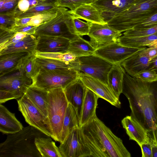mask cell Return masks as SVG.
I'll return each mask as SVG.
<instances>
[{"label":"cell","instance_id":"cell-39","mask_svg":"<svg viewBox=\"0 0 157 157\" xmlns=\"http://www.w3.org/2000/svg\"><path fill=\"white\" fill-rule=\"evenodd\" d=\"M156 25H157V12L144 21L140 24L134 28H148L151 27Z\"/></svg>","mask_w":157,"mask_h":157},{"label":"cell","instance_id":"cell-32","mask_svg":"<svg viewBox=\"0 0 157 157\" xmlns=\"http://www.w3.org/2000/svg\"><path fill=\"white\" fill-rule=\"evenodd\" d=\"M90 24V22L82 21L71 15L67 21V25L71 33L80 36L88 35Z\"/></svg>","mask_w":157,"mask_h":157},{"label":"cell","instance_id":"cell-26","mask_svg":"<svg viewBox=\"0 0 157 157\" xmlns=\"http://www.w3.org/2000/svg\"><path fill=\"white\" fill-rule=\"evenodd\" d=\"M75 59L71 62H66L46 57L36 56L35 57V63L40 68V71L60 70L71 68L75 70L77 66V62Z\"/></svg>","mask_w":157,"mask_h":157},{"label":"cell","instance_id":"cell-7","mask_svg":"<svg viewBox=\"0 0 157 157\" xmlns=\"http://www.w3.org/2000/svg\"><path fill=\"white\" fill-rule=\"evenodd\" d=\"M79 77L78 72L72 68L40 71L32 85L48 90L62 88L72 82Z\"/></svg>","mask_w":157,"mask_h":157},{"label":"cell","instance_id":"cell-46","mask_svg":"<svg viewBox=\"0 0 157 157\" xmlns=\"http://www.w3.org/2000/svg\"><path fill=\"white\" fill-rule=\"evenodd\" d=\"M30 6L28 0H20L18 2V6L19 10L25 12L29 9Z\"/></svg>","mask_w":157,"mask_h":157},{"label":"cell","instance_id":"cell-29","mask_svg":"<svg viewBox=\"0 0 157 157\" xmlns=\"http://www.w3.org/2000/svg\"><path fill=\"white\" fill-rule=\"evenodd\" d=\"M48 136L36 138L35 144L42 157H62L59 148Z\"/></svg>","mask_w":157,"mask_h":157},{"label":"cell","instance_id":"cell-44","mask_svg":"<svg viewBox=\"0 0 157 157\" xmlns=\"http://www.w3.org/2000/svg\"><path fill=\"white\" fill-rule=\"evenodd\" d=\"M42 14H37L31 17L27 25L37 27L44 22L45 18Z\"/></svg>","mask_w":157,"mask_h":157},{"label":"cell","instance_id":"cell-49","mask_svg":"<svg viewBox=\"0 0 157 157\" xmlns=\"http://www.w3.org/2000/svg\"><path fill=\"white\" fill-rule=\"evenodd\" d=\"M31 17H25L15 21V25H27L29 22Z\"/></svg>","mask_w":157,"mask_h":157},{"label":"cell","instance_id":"cell-12","mask_svg":"<svg viewBox=\"0 0 157 157\" xmlns=\"http://www.w3.org/2000/svg\"><path fill=\"white\" fill-rule=\"evenodd\" d=\"M122 34L110 27L108 24L90 22L88 36L91 44L96 49L109 44L117 42Z\"/></svg>","mask_w":157,"mask_h":157},{"label":"cell","instance_id":"cell-17","mask_svg":"<svg viewBox=\"0 0 157 157\" xmlns=\"http://www.w3.org/2000/svg\"><path fill=\"white\" fill-rule=\"evenodd\" d=\"M63 89L67 100L75 109L79 121L82 106L87 88L78 77Z\"/></svg>","mask_w":157,"mask_h":157},{"label":"cell","instance_id":"cell-13","mask_svg":"<svg viewBox=\"0 0 157 157\" xmlns=\"http://www.w3.org/2000/svg\"><path fill=\"white\" fill-rule=\"evenodd\" d=\"M146 47L134 48L115 42L97 49L94 54L113 64H121L138 51Z\"/></svg>","mask_w":157,"mask_h":157},{"label":"cell","instance_id":"cell-40","mask_svg":"<svg viewBox=\"0 0 157 157\" xmlns=\"http://www.w3.org/2000/svg\"><path fill=\"white\" fill-rule=\"evenodd\" d=\"M28 35L26 33H16L14 36L11 38L4 44L0 46V51L4 49L8 46L15 44L19 41Z\"/></svg>","mask_w":157,"mask_h":157},{"label":"cell","instance_id":"cell-47","mask_svg":"<svg viewBox=\"0 0 157 157\" xmlns=\"http://www.w3.org/2000/svg\"><path fill=\"white\" fill-rule=\"evenodd\" d=\"M148 69L154 71L157 74V55L150 59Z\"/></svg>","mask_w":157,"mask_h":157},{"label":"cell","instance_id":"cell-8","mask_svg":"<svg viewBox=\"0 0 157 157\" xmlns=\"http://www.w3.org/2000/svg\"><path fill=\"white\" fill-rule=\"evenodd\" d=\"M76 70L78 72L98 79L107 85V76L113 64L95 54L77 57Z\"/></svg>","mask_w":157,"mask_h":157},{"label":"cell","instance_id":"cell-48","mask_svg":"<svg viewBox=\"0 0 157 157\" xmlns=\"http://www.w3.org/2000/svg\"><path fill=\"white\" fill-rule=\"evenodd\" d=\"M150 140L151 144L152 156L157 157V140L151 137H150Z\"/></svg>","mask_w":157,"mask_h":157},{"label":"cell","instance_id":"cell-38","mask_svg":"<svg viewBox=\"0 0 157 157\" xmlns=\"http://www.w3.org/2000/svg\"><path fill=\"white\" fill-rule=\"evenodd\" d=\"M37 27L28 25H14L11 30L15 33H22L28 35H34Z\"/></svg>","mask_w":157,"mask_h":157},{"label":"cell","instance_id":"cell-42","mask_svg":"<svg viewBox=\"0 0 157 157\" xmlns=\"http://www.w3.org/2000/svg\"><path fill=\"white\" fill-rule=\"evenodd\" d=\"M141 56H146L151 59L157 55V48L154 47L145 48L140 51Z\"/></svg>","mask_w":157,"mask_h":157},{"label":"cell","instance_id":"cell-43","mask_svg":"<svg viewBox=\"0 0 157 157\" xmlns=\"http://www.w3.org/2000/svg\"><path fill=\"white\" fill-rule=\"evenodd\" d=\"M140 147L141 149L142 157H152L150 140L147 142L142 144Z\"/></svg>","mask_w":157,"mask_h":157},{"label":"cell","instance_id":"cell-52","mask_svg":"<svg viewBox=\"0 0 157 157\" xmlns=\"http://www.w3.org/2000/svg\"></svg>","mask_w":157,"mask_h":157},{"label":"cell","instance_id":"cell-23","mask_svg":"<svg viewBox=\"0 0 157 157\" xmlns=\"http://www.w3.org/2000/svg\"><path fill=\"white\" fill-rule=\"evenodd\" d=\"M143 49L130 56L121 64L128 74L132 77H134L139 73L148 69L150 59L140 55V52Z\"/></svg>","mask_w":157,"mask_h":157},{"label":"cell","instance_id":"cell-19","mask_svg":"<svg viewBox=\"0 0 157 157\" xmlns=\"http://www.w3.org/2000/svg\"><path fill=\"white\" fill-rule=\"evenodd\" d=\"M123 128L130 140L136 141L140 146L150 141L148 131L131 116H127L121 121Z\"/></svg>","mask_w":157,"mask_h":157},{"label":"cell","instance_id":"cell-5","mask_svg":"<svg viewBox=\"0 0 157 157\" xmlns=\"http://www.w3.org/2000/svg\"><path fill=\"white\" fill-rule=\"evenodd\" d=\"M48 91V128L52 135V138L58 141L69 103L63 88Z\"/></svg>","mask_w":157,"mask_h":157},{"label":"cell","instance_id":"cell-21","mask_svg":"<svg viewBox=\"0 0 157 157\" xmlns=\"http://www.w3.org/2000/svg\"><path fill=\"white\" fill-rule=\"evenodd\" d=\"M25 94L46 119L47 126L48 129V91L35 85H31L27 88Z\"/></svg>","mask_w":157,"mask_h":157},{"label":"cell","instance_id":"cell-36","mask_svg":"<svg viewBox=\"0 0 157 157\" xmlns=\"http://www.w3.org/2000/svg\"><path fill=\"white\" fill-rule=\"evenodd\" d=\"M95 0H60V4L63 6L74 10L81 5L85 4H91Z\"/></svg>","mask_w":157,"mask_h":157},{"label":"cell","instance_id":"cell-41","mask_svg":"<svg viewBox=\"0 0 157 157\" xmlns=\"http://www.w3.org/2000/svg\"><path fill=\"white\" fill-rule=\"evenodd\" d=\"M15 33L11 30H6L0 29V46L2 45L13 36Z\"/></svg>","mask_w":157,"mask_h":157},{"label":"cell","instance_id":"cell-51","mask_svg":"<svg viewBox=\"0 0 157 157\" xmlns=\"http://www.w3.org/2000/svg\"><path fill=\"white\" fill-rule=\"evenodd\" d=\"M154 47L157 48V40L150 44L148 46V47Z\"/></svg>","mask_w":157,"mask_h":157},{"label":"cell","instance_id":"cell-31","mask_svg":"<svg viewBox=\"0 0 157 157\" xmlns=\"http://www.w3.org/2000/svg\"><path fill=\"white\" fill-rule=\"evenodd\" d=\"M157 40V33L147 36L127 37L121 36L117 39V42L123 45L134 48L147 47Z\"/></svg>","mask_w":157,"mask_h":157},{"label":"cell","instance_id":"cell-14","mask_svg":"<svg viewBox=\"0 0 157 157\" xmlns=\"http://www.w3.org/2000/svg\"><path fill=\"white\" fill-rule=\"evenodd\" d=\"M79 77L85 86L90 90L99 98L107 101L111 104L120 108L121 103L106 85L99 80L89 75L78 72Z\"/></svg>","mask_w":157,"mask_h":157},{"label":"cell","instance_id":"cell-22","mask_svg":"<svg viewBox=\"0 0 157 157\" xmlns=\"http://www.w3.org/2000/svg\"><path fill=\"white\" fill-rule=\"evenodd\" d=\"M22 124L16 118L15 114L0 104V131L3 134H12L23 129Z\"/></svg>","mask_w":157,"mask_h":157},{"label":"cell","instance_id":"cell-3","mask_svg":"<svg viewBox=\"0 0 157 157\" xmlns=\"http://www.w3.org/2000/svg\"><path fill=\"white\" fill-rule=\"evenodd\" d=\"M48 136L30 125L16 133L9 134L0 144V157H42L36 148V138Z\"/></svg>","mask_w":157,"mask_h":157},{"label":"cell","instance_id":"cell-34","mask_svg":"<svg viewBox=\"0 0 157 157\" xmlns=\"http://www.w3.org/2000/svg\"><path fill=\"white\" fill-rule=\"evenodd\" d=\"M157 33V25L150 28L132 29L123 33V36L127 37H136L147 36Z\"/></svg>","mask_w":157,"mask_h":157},{"label":"cell","instance_id":"cell-50","mask_svg":"<svg viewBox=\"0 0 157 157\" xmlns=\"http://www.w3.org/2000/svg\"><path fill=\"white\" fill-rule=\"evenodd\" d=\"M30 6H35L37 5V1L36 0H28Z\"/></svg>","mask_w":157,"mask_h":157},{"label":"cell","instance_id":"cell-30","mask_svg":"<svg viewBox=\"0 0 157 157\" xmlns=\"http://www.w3.org/2000/svg\"><path fill=\"white\" fill-rule=\"evenodd\" d=\"M96 49L89 41L78 36L75 39L71 41L67 52L76 57L88 56L94 54Z\"/></svg>","mask_w":157,"mask_h":157},{"label":"cell","instance_id":"cell-18","mask_svg":"<svg viewBox=\"0 0 157 157\" xmlns=\"http://www.w3.org/2000/svg\"><path fill=\"white\" fill-rule=\"evenodd\" d=\"M31 55L27 52L0 55V77L18 70L24 61Z\"/></svg>","mask_w":157,"mask_h":157},{"label":"cell","instance_id":"cell-45","mask_svg":"<svg viewBox=\"0 0 157 157\" xmlns=\"http://www.w3.org/2000/svg\"><path fill=\"white\" fill-rule=\"evenodd\" d=\"M16 0H0L1 11L12 8L15 5Z\"/></svg>","mask_w":157,"mask_h":157},{"label":"cell","instance_id":"cell-2","mask_svg":"<svg viewBox=\"0 0 157 157\" xmlns=\"http://www.w3.org/2000/svg\"><path fill=\"white\" fill-rule=\"evenodd\" d=\"M85 142L92 157H130L122 140L97 117L81 127Z\"/></svg>","mask_w":157,"mask_h":157},{"label":"cell","instance_id":"cell-27","mask_svg":"<svg viewBox=\"0 0 157 157\" xmlns=\"http://www.w3.org/2000/svg\"><path fill=\"white\" fill-rule=\"evenodd\" d=\"M78 127H80L79 121L76 112L72 106L69 103L66 111L58 142L60 144L63 143L71 132Z\"/></svg>","mask_w":157,"mask_h":157},{"label":"cell","instance_id":"cell-11","mask_svg":"<svg viewBox=\"0 0 157 157\" xmlns=\"http://www.w3.org/2000/svg\"><path fill=\"white\" fill-rule=\"evenodd\" d=\"M59 148L62 157H90L80 127L74 129Z\"/></svg>","mask_w":157,"mask_h":157},{"label":"cell","instance_id":"cell-4","mask_svg":"<svg viewBox=\"0 0 157 157\" xmlns=\"http://www.w3.org/2000/svg\"><path fill=\"white\" fill-rule=\"evenodd\" d=\"M157 12V0H137L126 9L106 21L120 33L134 28Z\"/></svg>","mask_w":157,"mask_h":157},{"label":"cell","instance_id":"cell-20","mask_svg":"<svg viewBox=\"0 0 157 157\" xmlns=\"http://www.w3.org/2000/svg\"><path fill=\"white\" fill-rule=\"evenodd\" d=\"M99 96L87 88L82 107L79 126L81 128L97 117L96 110Z\"/></svg>","mask_w":157,"mask_h":157},{"label":"cell","instance_id":"cell-25","mask_svg":"<svg viewBox=\"0 0 157 157\" xmlns=\"http://www.w3.org/2000/svg\"><path fill=\"white\" fill-rule=\"evenodd\" d=\"M126 71L120 64H113L107 76V85L116 97L119 99L122 93L124 75Z\"/></svg>","mask_w":157,"mask_h":157},{"label":"cell","instance_id":"cell-35","mask_svg":"<svg viewBox=\"0 0 157 157\" xmlns=\"http://www.w3.org/2000/svg\"><path fill=\"white\" fill-rule=\"evenodd\" d=\"M36 56L58 59L62 61L70 62L75 60L77 57L72 54L67 52L61 53H42L36 52Z\"/></svg>","mask_w":157,"mask_h":157},{"label":"cell","instance_id":"cell-6","mask_svg":"<svg viewBox=\"0 0 157 157\" xmlns=\"http://www.w3.org/2000/svg\"><path fill=\"white\" fill-rule=\"evenodd\" d=\"M0 103L19 99L33 84L32 79L19 70L0 77Z\"/></svg>","mask_w":157,"mask_h":157},{"label":"cell","instance_id":"cell-16","mask_svg":"<svg viewBox=\"0 0 157 157\" xmlns=\"http://www.w3.org/2000/svg\"><path fill=\"white\" fill-rule=\"evenodd\" d=\"M137 0H95L91 4L101 13L106 21L126 9Z\"/></svg>","mask_w":157,"mask_h":157},{"label":"cell","instance_id":"cell-10","mask_svg":"<svg viewBox=\"0 0 157 157\" xmlns=\"http://www.w3.org/2000/svg\"><path fill=\"white\" fill-rule=\"evenodd\" d=\"M17 101L19 110L26 122L52 138V135L47 126L46 119L32 102L25 94Z\"/></svg>","mask_w":157,"mask_h":157},{"label":"cell","instance_id":"cell-24","mask_svg":"<svg viewBox=\"0 0 157 157\" xmlns=\"http://www.w3.org/2000/svg\"><path fill=\"white\" fill-rule=\"evenodd\" d=\"M69 11L74 17L87 22L102 24L107 23L101 13L91 4H82L74 10Z\"/></svg>","mask_w":157,"mask_h":157},{"label":"cell","instance_id":"cell-1","mask_svg":"<svg viewBox=\"0 0 157 157\" xmlns=\"http://www.w3.org/2000/svg\"><path fill=\"white\" fill-rule=\"evenodd\" d=\"M122 93L128 99L130 116L148 132L157 134V81L149 82L124 72Z\"/></svg>","mask_w":157,"mask_h":157},{"label":"cell","instance_id":"cell-33","mask_svg":"<svg viewBox=\"0 0 157 157\" xmlns=\"http://www.w3.org/2000/svg\"><path fill=\"white\" fill-rule=\"evenodd\" d=\"M35 57L34 55L30 56L24 61L18 70L27 77L32 79L33 84L40 70L35 63Z\"/></svg>","mask_w":157,"mask_h":157},{"label":"cell","instance_id":"cell-28","mask_svg":"<svg viewBox=\"0 0 157 157\" xmlns=\"http://www.w3.org/2000/svg\"><path fill=\"white\" fill-rule=\"evenodd\" d=\"M35 35H29L16 43L10 45L0 51V55L13 52H27L34 55L37 44Z\"/></svg>","mask_w":157,"mask_h":157},{"label":"cell","instance_id":"cell-15","mask_svg":"<svg viewBox=\"0 0 157 157\" xmlns=\"http://www.w3.org/2000/svg\"><path fill=\"white\" fill-rule=\"evenodd\" d=\"M37 37L36 52L42 53L67 52L70 40L64 37L39 35Z\"/></svg>","mask_w":157,"mask_h":157},{"label":"cell","instance_id":"cell-9","mask_svg":"<svg viewBox=\"0 0 157 157\" xmlns=\"http://www.w3.org/2000/svg\"><path fill=\"white\" fill-rule=\"evenodd\" d=\"M71 14L65 8L60 9L58 20L47 21L37 26L35 35L59 36L66 38L72 41L78 36L73 35L70 32L67 24V21Z\"/></svg>","mask_w":157,"mask_h":157},{"label":"cell","instance_id":"cell-37","mask_svg":"<svg viewBox=\"0 0 157 157\" xmlns=\"http://www.w3.org/2000/svg\"><path fill=\"white\" fill-rule=\"evenodd\" d=\"M134 77L149 82L157 81V74L154 71L148 69L139 73Z\"/></svg>","mask_w":157,"mask_h":157}]
</instances>
